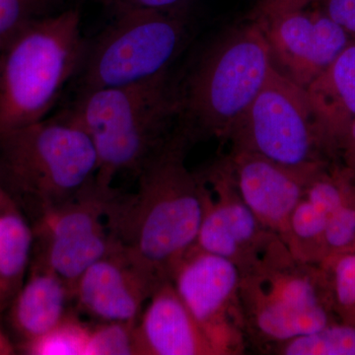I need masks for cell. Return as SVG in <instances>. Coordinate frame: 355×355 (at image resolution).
<instances>
[{"instance_id": "cell-1", "label": "cell", "mask_w": 355, "mask_h": 355, "mask_svg": "<svg viewBox=\"0 0 355 355\" xmlns=\"http://www.w3.org/2000/svg\"><path fill=\"white\" fill-rule=\"evenodd\" d=\"M190 146L179 128L135 178L137 189L114 188L105 207L114 242L162 282L195 246L205 212L202 178L186 165Z\"/></svg>"}, {"instance_id": "cell-2", "label": "cell", "mask_w": 355, "mask_h": 355, "mask_svg": "<svg viewBox=\"0 0 355 355\" xmlns=\"http://www.w3.org/2000/svg\"><path fill=\"white\" fill-rule=\"evenodd\" d=\"M65 112L92 140L96 183L111 188L119 175L135 179L179 130L181 80L168 70L141 83L78 92Z\"/></svg>"}, {"instance_id": "cell-3", "label": "cell", "mask_w": 355, "mask_h": 355, "mask_svg": "<svg viewBox=\"0 0 355 355\" xmlns=\"http://www.w3.org/2000/svg\"><path fill=\"white\" fill-rule=\"evenodd\" d=\"M92 140L67 112L0 133V188L31 225L94 182Z\"/></svg>"}, {"instance_id": "cell-4", "label": "cell", "mask_w": 355, "mask_h": 355, "mask_svg": "<svg viewBox=\"0 0 355 355\" xmlns=\"http://www.w3.org/2000/svg\"><path fill=\"white\" fill-rule=\"evenodd\" d=\"M86 48L80 12L71 8L33 23L0 51V133L44 120Z\"/></svg>"}, {"instance_id": "cell-5", "label": "cell", "mask_w": 355, "mask_h": 355, "mask_svg": "<svg viewBox=\"0 0 355 355\" xmlns=\"http://www.w3.org/2000/svg\"><path fill=\"white\" fill-rule=\"evenodd\" d=\"M273 69L261 26L249 20L207 51L181 81L180 128L191 146L228 142Z\"/></svg>"}, {"instance_id": "cell-6", "label": "cell", "mask_w": 355, "mask_h": 355, "mask_svg": "<svg viewBox=\"0 0 355 355\" xmlns=\"http://www.w3.org/2000/svg\"><path fill=\"white\" fill-rule=\"evenodd\" d=\"M239 304L248 350L259 354L340 322L323 266L298 260L289 248L241 275Z\"/></svg>"}, {"instance_id": "cell-7", "label": "cell", "mask_w": 355, "mask_h": 355, "mask_svg": "<svg viewBox=\"0 0 355 355\" xmlns=\"http://www.w3.org/2000/svg\"><path fill=\"white\" fill-rule=\"evenodd\" d=\"M190 37L187 11L127 10L87 42L78 92L141 83L171 69Z\"/></svg>"}, {"instance_id": "cell-8", "label": "cell", "mask_w": 355, "mask_h": 355, "mask_svg": "<svg viewBox=\"0 0 355 355\" xmlns=\"http://www.w3.org/2000/svg\"><path fill=\"white\" fill-rule=\"evenodd\" d=\"M228 142L231 150L257 153L301 171L333 162L324 153L306 89L275 69Z\"/></svg>"}, {"instance_id": "cell-9", "label": "cell", "mask_w": 355, "mask_h": 355, "mask_svg": "<svg viewBox=\"0 0 355 355\" xmlns=\"http://www.w3.org/2000/svg\"><path fill=\"white\" fill-rule=\"evenodd\" d=\"M112 188L96 181L76 200L48 212L32 226L31 261L58 275L73 293L86 270L116 247L105 217Z\"/></svg>"}, {"instance_id": "cell-10", "label": "cell", "mask_w": 355, "mask_h": 355, "mask_svg": "<svg viewBox=\"0 0 355 355\" xmlns=\"http://www.w3.org/2000/svg\"><path fill=\"white\" fill-rule=\"evenodd\" d=\"M198 172L205 205L196 246L232 261L241 275L288 247L243 200L225 157Z\"/></svg>"}, {"instance_id": "cell-11", "label": "cell", "mask_w": 355, "mask_h": 355, "mask_svg": "<svg viewBox=\"0 0 355 355\" xmlns=\"http://www.w3.org/2000/svg\"><path fill=\"white\" fill-rule=\"evenodd\" d=\"M241 273L217 254L191 248L173 270L175 289L217 355L248 352L239 304Z\"/></svg>"}, {"instance_id": "cell-12", "label": "cell", "mask_w": 355, "mask_h": 355, "mask_svg": "<svg viewBox=\"0 0 355 355\" xmlns=\"http://www.w3.org/2000/svg\"><path fill=\"white\" fill-rule=\"evenodd\" d=\"M252 21L263 30L273 69L305 89L354 40L342 26L311 6Z\"/></svg>"}, {"instance_id": "cell-13", "label": "cell", "mask_w": 355, "mask_h": 355, "mask_svg": "<svg viewBox=\"0 0 355 355\" xmlns=\"http://www.w3.org/2000/svg\"><path fill=\"white\" fill-rule=\"evenodd\" d=\"M161 284L116 243L112 251L89 266L77 280L74 308L95 323H137Z\"/></svg>"}, {"instance_id": "cell-14", "label": "cell", "mask_w": 355, "mask_h": 355, "mask_svg": "<svg viewBox=\"0 0 355 355\" xmlns=\"http://www.w3.org/2000/svg\"><path fill=\"white\" fill-rule=\"evenodd\" d=\"M224 157L243 200L286 244L292 212L304 195L306 184L320 169H291L259 154L231 149Z\"/></svg>"}, {"instance_id": "cell-15", "label": "cell", "mask_w": 355, "mask_h": 355, "mask_svg": "<svg viewBox=\"0 0 355 355\" xmlns=\"http://www.w3.org/2000/svg\"><path fill=\"white\" fill-rule=\"evenodd\" d=\"M137 355H217L171 282L153 292L135 329Z\"/></svg>"}, {"instance_id": "cell-16", "label": "cell", "mask_w": 355, "mask_h": 355, "mask_svg": "<svg viewBox=\"0 0 355 355\" xmlns=\"http://www.w3.org/2000/svg\"><path fill=\"white\" fill-rule=\"evenodd\" d=\"M71 304L73 293L64 280L31 261L24 284L3 313L18 349L53 330L74 309Z\"/></svg>"}, {"instance_id": "cell-17", "label": "cell", "mask_w": 355, "mask_h": 355, "mask_svg": "<svg viewBox=\"0 0 355 355\" xmlns=\"http://www.w3.org/2000/svg\"><path fill=\"white\" fill-rule=\"evenodd\" d=\"M324 153L336 161L338 147L355 121V39L306 88Z\"/></svg>"}, {"instance_id": "cell-18", "label": "cell", "mask_w": 355, "mask_h": 355, "mask_svg": "<svg viewBox=\"0 0 355 355\" xmlns=\"http://www.w3.org/2000/svg\"><path fill=\"white\" fill-rule=\"evenodd\" d=\"M34 231L6 193H0V317L24 284L31 265Z\"/></svg>"}, {"instance_id": "cell-19", "label": "cell", "mask_w": 355, "mask_h": 355, "mask_svg": "<svg viewBox=\"0 0 355 355\" xmlns=\"http://www.w3.org/2000/svg\"><path fill=\"white\" fill-rule=\"evenodd\" d=\"M265 355H355V326L336 322L321 330L272 345Z\"/></svg>"}, {"instance_id": "cell-20", "label": "cell", "mask_w": 355, "mask_h": 355, "mask_svg": "<svg viewBox=\"0 0 355 355\" xmlns=\"http://www.w3.org/2000/svg\"><path fill=\"white\" fill-rule=\"evenodd\" d=\"M91 328L74 308L53 330L19 350L30 355H84Z\"/></svg>"}, {"instance_id": "cell-21", "label": "cell", "mask_w": 355, "mask_h": 355, "mask_svg": "<svg viewBox=\"0 0 355 355\" xmlns=\"http://www.w3.org/2000/svg\"><path fill=\"white\" fill-rule=\"evenodd\" d=\"M320 265L326 272L338 321L355 326V252L334 254Z\"/></svg>"}, {"instance_id": "cell-22", "label": "cell", "mask_w": 355, "mask_h": 355, "mask_svg": "<svg viewBox=\"0 0 355 355\" xmlns=\"http://www.w3.org/2000/svg\"><path fill=\"white\" fill-rule=\"evenodd\" d=\"M58 0H0V51L33 23L57 13Z\"/></svg>"}, {"instance_id": "cell-23", "label": "cell", "mask_w": 355, "mask_h": 355, "mask_svg": "<svg viewBox=\"0 0 355 355\" xmlns=\"http://www.w3.org/2000/svg\"><path fill=\"white\" fill-rule=\"evenodd\" d=\"M135 324L128 322L92 324L84 355H137Z\"/></svg>"}, {"instance_id": "cell-24", "label": "cell", "mask_w": 355, "mask_h": 355, "mask_svg": "<svg viewBox=\"0 0 355 355\" xmlns=\"http://www.w3.org/2000/svg\"><path fill=\"white\" fill-rule=\"evenodd\" d=\"M355 242V184L342 205L331 214L322 241L323 261L347 253Z\"/></svg>"}, {"instance_id": "cell-25", "label": "cell", "mask_w": 355, "mask_h": 355, "mask_svg": "<svg viewBox=\"0 0 355 355\" xmlns=\"http://www.w3.org/2000/svg\"><path fill=\"white\" fill-rule=\"evenodd\" d=\"M112 14L127 10L187 11L190 0H98Z\"/></svg>"}, {"instance_id": "cell-26", "label": "cell", "mask_w": 355, "mask_h": 355, "mask_svg": "<svg viewBox=\"0 0 355 355\" xmlns=\"http://www.w3.org/2000/svg\"><path fill=\"white\" fill-rule=\"evenodd\" d=\"M309 6L326 14L355 39V0H312Z\"/></svg>"}, {"instance_id": "cell-27", "label": "cell", "mask_w": 355, "mask_h": 355, "mask_svg": "<svg viewBox=\"0 0 355 355\" xmlns=\"http://www.w3.org/2000/svg\"><path fill=\"white\" fill-rule=\"evenodd\" d=\"M336 162L345 168L355 184V121L350 125L340 142Z\"/></svg>"}, {"instance_id": "cell-28", "label": "cell", "mask_w": 355, "mask_h": 355, "mask_svg": "<svg viewBox=\"0 0 355 355\" xmlns=\"http://www.w3.org/2000/svg\"><path fill=\"white\" fill-rule=\"evenodd\" d=\"M286 1L287 0H260L252 9L248 16V20L260 19V18L272 16L279 12V9Z\"/></svg>"}, {"instance_id": "cell-29", "label": "cell", "mask_w": 355, "mask_h": 355, "mask_svg": "<svg viewBox=\"0 0 355 355\" xmlns=\"http://www.w3.org/2000/svg\"><path fill=\"white\" fill-rule=\"evenodd\" d=\"M16 354V345L0 322V355Z\"/></svg>"}, {"instance_id": "cell-30", "label": "cell", "mask_w": 355, "mask_h": 355, "mask_svg": "<svg viewBox=\"0 0 355 355\" xmlns=\"http://www.w3.org/2000/svg\"><path fill=\"white\" fill-rule=\"evenodd\" d=\"M312 0H287L282 6V9L277 13L286 12V11L296 10V9L306 8L309 6Z\"/></svg>"}, {"instance_id": "cell-31", "label": "cell", "mask_w": 355, "mask_h": 355, "mask_svg": "<svg viewBox=\"0 0 355 355\" xmlns=\"http://www.w3.org/2000/svg\"><path fill=\"white\" fill-rule=\"evenodd\" d=\"M347 252H355V242H354V244L352 245V247L350 248V249Z\"/></svg>"}, {"instance_id": "cell-32", "label": "cell", "mask_w": 355, "mask_h": 355, "mask_svg": "<svg viewBox=\"0 0 355 355\" xmlns=\"http://www.w3.org/2000/svg\"><path fill=\"white\" fill-rule=\"evenodd\" d=\"M2 193V190H1V188H0V193Z\"/></svg>"}]
</instances>
